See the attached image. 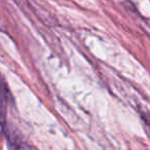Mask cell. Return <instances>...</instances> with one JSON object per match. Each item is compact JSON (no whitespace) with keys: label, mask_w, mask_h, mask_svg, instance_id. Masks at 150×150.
Returning <instances> with one entry per match:
<instances>
[{"label":"cell","mask_w":150,"mask_h":150,"mask_svg":"<svg viewBox=\"0 0 150 150\" xmlns=\"http://www.w3.org/2000/svg\"><path fill=\"white\" fill-rule=\"evenodd\" d=\"M17 150H36L34 147L28 145V144H21L19 147L17 148Z\"/></svg>","instance_id":"obj_1"}]
</instances>
